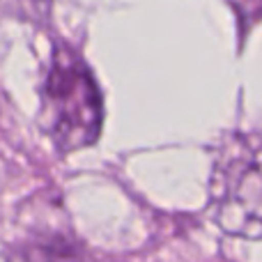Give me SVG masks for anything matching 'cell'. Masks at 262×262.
I'll return each instance as SVG.
<instances>
[{
  "mask_svg": "<svg viewBox=\"0 0 262 262\" xmlns=\"http://www.w3.org/2000/svg\"><path fill=\"white\" fill-rule=\"evenodd\" d=\"M41 129L60 152L97 143L104 124V99L90 67L69 49H55L41 85Z\"/></svg>",
  "mask_w": 262,
  "mask_h": 262,
  "instance_id": "obj_1",
  "label": "cell"
},
{
  "mask_svg": "<svg viewBox=\"0 0 262 262\" xmlns=\"http://www.w3.org/2000/svg\"><path fill=\"white\" fill-rule=\"evenodd\" d=\"M216 221L230 235L262 237V136L223 147L212 182Z\"/></svg>",
  "mask_w": 262,
  "mask_h": 262,
  "instance_id": "obj_2",
  "label": "cell"
}]
</instances>
